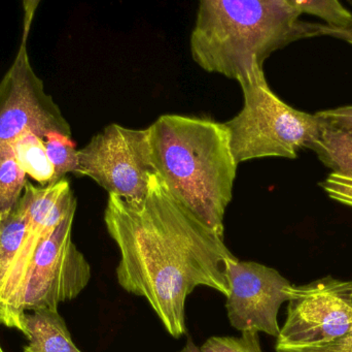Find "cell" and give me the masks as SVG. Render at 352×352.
<instances>
[{
  "mask_svg": "<svg viewBox=\"0 0 352 352\" xmlns=\"http://www.w3.org/2000/svg\"><path fill=\"white\" fill-rule=\"evenodd\" d=\"M26 183V174L14 157L0 161V212L4 216L16 208Z\"/></svg>",
  "mask_w": 352,
  "mask_h": 352,
  "instance_id": "15",
  "label": "cell"
},
{
  "mask_svg": "<svg viewBox=\"0 0 352 352\" xmlns=\"http://www.w3.org/2000/svg\"><path fill=\"white\" fill-rule=\"evenodd\" d=\"M34 10L26 14L18 54L0 81V161L12 157V145L26 132L43 140L53 132L72 136L69 124L45 93L29 60L27 37Z\"/></svg>",
  "mask_w": 352,
  "mask_h": 352,
  "instance_id": "6",
  "label": "cell"
},
{
  "mask_svg": "<svg viewBox=\"0 0 352 352\" xmlns=\"http://www.w3.org/2000/svg\"><path fill=\"white\" fill-rule=\"evenodd\" d=\"M226 277L230 289L226 308L231 326L241 333L262 332L277 338V318L281 305L289 301V280L275 269L236 258L226 264Z\"/></svg>",
  "mask_w": 352,
  "mask_h": 352,
  "instance_id": "9",
  "label": "cell"
},
{
  "mask_svg": "<svg viewBox=\"0 0 352 352\" xmlns=\"http://www.w3.org/2000/svg\"><path fill=\"white\" fill-rule=\"evenodd\" d=\"M322 35L342 39L352 47V24L347 28H332L328 25H322Z\"/></svg>",
  "mask_w": 352,
  "mask_h": 352,
  "instance_id": "21",
  "label": "cell"
},
{
  "mask_svg": "<svg viewBox=\"0 0 352 352\" xmlns=\"http://www.w3.org/2000/svg\"><path fill=\"white\" fill-rule=\"evenodd\" d=\"M277 352H352V329L349 334L332 342L314 346H275Z\"/></svg>",
  "mask_w": 352,
  "mask_h": 352,
  "instance_id": "19",
  "label": "cell"
},
{
  "mask_svg": "<svg viewBox=\"0 0 352 352\" xmlns=\"http://www.w3.org/2000/svg\"><path fill=\"white\" fill-rule=\"evenodd\" d=\"M302 14L322 19L332 28H347L352 24V12L339 0H292Z\"/></svg>",
  "mask_w": 352,
  "mask_h": 352,
  "instance_id": "16",
  "label": "cell"
},
{
  "mask_svg": "<svg viewBox=\"0 0 352 352\" xmlns=\"http://www.w3.org/2000/svg\"><path fill=\"white\" fill-rule=\"evenodd\" d=\"M324 120L320 134L309 149L333 173L352 177V132Z\"/></svg>",
  "mask_w": 352,
  "mask_h": 352,
  "instance_id": "11",
  "label": "cell"
},
{
  "mask_svg": "<svg viewBox=\"0 0 352 352\" xmlns=\"http://www.w3.org/2000/svg\"><path fill=\"white\" fill-rule=\"evenodd\" d=\"M287 320L276 346L326 344L352 329V281L332 276L305 285H289Z\"/></svg>",
  "mask_w": 352,
  "mask_h": 352,
  "instance_id": "7",
  "label": "cell"
},
{
  "mask_svg": "<svg viewBox=\"0 0 352 352\" xmlns=\"http://www.w3.org/2000/svg\"><path fill=\"white\" fill-rule=\"evenodd\" d=\"M8 216H10V215H8ZM6 218H8V217L4 216V215L0 212V227H2V225H3V222L6 221Z\"/></svg>",
  "mask_w": 352,
  "mask_h": 352,
  "instance_id": "22",
  "label": "cell"
},
{
  "mask_svg": "<svg viewBox=\"0 0 352 352\" xmlns=\"http://www.w3.org/2000/svg\"><path fill=\"white\" fill-rule=\"evenodd\" d=\"M76 176L94 180L109 194L140 200L158 175L146 130L109 124L78 150Z\"/></svg>",
  "mask_w": 352,
  "mask_h": 352,
  "instance_id": "5",
  "label": "cell"
},
{
  "mask_svg": "<svg viewBox=\"0 0 352 352\" xmlns=\"http://www.w3.org/2000/svg\"><path fill=\"white\" fill-rule=\"evenodd\" d=\"M243 92L241 111L226 122L238 165L254 159L297 158L320 134L324 118L296 110L275 94L262 68L238 81Z\"/></svg>",
  "mask_w": 352,
  "mask_h": 352,
  "instance_id": "4",
  "label": "cell"
},
{
  "mask_svg": "<svg viewBox=\"0 0 352 352\" xmlns=\"http://www.w3.org/2000/svg\"><path fill=\"white\" fill-rule=\"evenodd\" d=\"M47 157L54 167V183L61 181L66 174L76 173L78 167V150L72 136L61 134H49L43 138Z\"/></svg>",
  "mask_w": 352,
  "mask_h": 352,
  "instance_id": "14",
  "label": "cell"
},
{
  "mask_svg": "<svg viewBox=\"0 0 352 352\" xmlns=\"http://www.w3.org/2000/svg\"><path fill=\"white\" fill-rule=\"evenodd\" d=\"M179 352H263L258 333H242L236 337H211L201 347L192 340Z\"/></svg>",
  "mask_w": 352,
  "mask_h": 352,
  "instance_id": "17",
  "label": "cell"
},
{
  "mask_svg": "<svg viewBox=\"0 0 352 352\" xmlns=\"http://www.w3.org/2000/svg\"><path fill=\"white\" fill-rule=\"evenodd\" d=\"M27 229L26 217L16 207L0 227V285L26 239Z\"/></svg>",
  "mask_w": 352,
  "mask_h": 352,
  "instance_id": "13",
  "label": "cell"
},
{
  "mask_svg": "<svg viewBox=\"0 0 352 352\" xmlns=\"http://www.w3.org/2000/svg\"><path fill=\"white\" fill-rule=\"evenodd\" d=\"M300 17L292 0H203L190 34L192 60L238 82L289 43L322 37V24Z\"/></svg>",
  "mask_w": 352,
  "mask_h": 352,
  "instance_id": "3",
  "label": "cell"
},
{
  "mask_svg": "<svg viewBox=\"0 0 352 352\" xmlns=\"http://www.w3.org/2000/svg\"><path fill=\"white\" fill-rule=\"evenodd\" d=\"M104 222L121 254L118 282L144 298L173 338L186 333V298L195 289L229 295L226 264L235 256L223 237L177 202L158 175L142 200L109 194Z\"/></svg>",
  "mask_w": 352,
  "mask_h": 352,
  "instance_id": "1",
  "label": "cell"
},
{
  "mask_svg": "<svg viewBox=\"0 0 352 352\" xmlns=\"http://www.w3.org/2000/svg\"><path fill=\"white\" fill-rule=\"evenodd\" d=\"M153 161L171 196L223 237L238 163L225 123L162 115L148 128Z\"/></svg>",
  "mask_w": 352,
  "mask_h": 352,
  "instance_id": "2",
  "label": "cell"
},
{
  "mask_svg": "<svg viewBox=\"0 0 352 352\" xmlns=\"http://www.w3.org/2000/svg\"><path fill=\"white\" fill-rule=\"evenodd\" d=\"M23 324L29 341L24 352H82L74 345L58 310L39 309L25 313Z\"/></svg>",
  "mask_w": 352,
  "mask_h": 352,
  "instance_id": "10",
  "label": "cell"
},
{
  "mask_svg": "<svg viewBox=\"0 0 352 352\" xmlns=\"http://www.w3.org/2000/svg\"><path fill=\"white\" fill-rule=\"evenodd\" d=\"M12 154L26 175L41 185L54 183L55 171L47 157L43 140L32 132H26L12 145Z\"/></svg>",
  "mask_w": 352,
  "mask_h": 352,
  "instance_id": "12",
  "label": "cell"
},
{
  "mask_svg": "<svg viewBox=\"0 0 352 352\" xmlns=\"http://www.w3.org/2000/svg\"><path fill=\"white\" fill-rule=\"evenodd\" d=\"M72 211L37 248L27 277L24 311L58 310L63 302L76 299L88 285L91 267L72 242Z\"/></svg>",
  "mask_w": 352,
  "mask_h": 352,
  "instance_id": "8",
  "label": "cell"
},
{
  "mask_svg": "<svg viewBox=\"0 0 352 352\" xmlns=\"http://www.w3.org/2000/svg\"><path fill=\"white\" fill-rule=\"evenodd\" d=\"M318 116L343 130L352 132V105L318 112Z\"/></svg>",
  "mask_w": 352,
  "mask_h": 352,
  "instance_id": "20",
  "label": "cell"
},
{
  "mask_svg": "<svg viewBox=\"0 0 352 352\" xmlns=\"http://www.w3.org/2000/svg\"><path fill=\"white\" fill-rule=\"evenodd\" d=\"M0 352H4L3 351H2L1 346H0Z\"/></svg>",
  "mask_w": 352,
  "mask_h": 352,
  "instance_id": "23",
  "label": "cell"
},
{
  "mask_svg": "<svg viewBox=\"0 0 352 352\" xmlns=\"http://www.w3.org/2000/svg\"><path fill=\"white\" fill-rule=\"evenodd\" d=\"M320 186L331 200L352 208L351 176L332 173L324 181L320 182Z\"/></svg>",
  "mask_w": 352,
  "mask_h": 352,
  "instance_id": "18",
  "label": "cell"
}]
</instances>
